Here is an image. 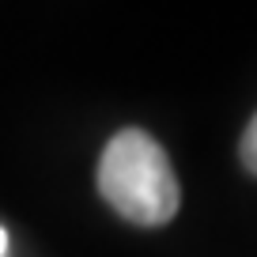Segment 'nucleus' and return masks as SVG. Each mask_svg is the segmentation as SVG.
<instances>
[{"label":"nucleus","mask_w":257,"mask_h":257,"mask_svg":"<svg viewBox=\"0 0 257 257\" xmlns=\"http://www.w3.org/2000/svg\"><path fill=\"white\" fill-rule=\"evenodd\" d=\"M8 253V234H4V227H0V257Z\"/></svg>","instance_id":"nucleus-3"},{"label":"nucleus","mask_w":257,"mask_h":257,"mask_svg":"<svg viewBox=\"0 0 257 257\" xmlns=\"http://www.w3.org/2000/svg\"><path fill=\"white\" fill-rule=\"evenodd\" d=\"M238 155H242V167H246L249 174H257V113H253V117H249L246 133H242Z\"/></svg>","instance_id":"nucleus-2"},{"label":"nucleus","mask_w":257,"mask_h":257,"mask_svg":"<svg viewBox=\"0 0 257 257\" xmlns=\"http://www.w3.org/2000/svg\"><path fill=\"white\" fill-rule=\"evenodd\" d=\"M98 193L121 219L137 227H163L178 216L182 189L174 167L144 128H121L98 159Z\"/></svg>","instance_id":"nucleus-1"}]
</instances>
